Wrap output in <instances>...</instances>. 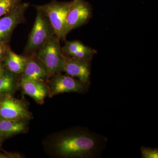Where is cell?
<instances>
[{
	"label": "cell",
	"instance_id": "1",
	"mask_svg": "<svg viewBox=\"0 0 158 158\" xmlns=\"http://www.w3.org/2000/svg\"><path fill=\"white\" fill-rule=\"evenodd\" d=\"M107 140L86 128L68 131L59 135L54 149L58 156L65 158H96L101 156Z\"/></svg>",
	"mask_w": 158,
	"mask_h": 158
},
{
	"label": "cell",
	"instance_id": "2",
	"mask_svg": "<svg viewBox=\"0 0 158 158\" xmlns=\"http://www.w3.org/2000/svg\"><path fill=\"white\" fill-rule=\"evenodd\" d=\"M35 9L37 14L35 22L23 55L27 57L36 54L53 36L56 35L45 13L40 9Z\"/></svg>",
	"mask_w": 158,
	"mask_h": 158
},
{
	"label": "cell",
	"instance_id": "3",
	"mask_svg": "<svg viewBox=\"0 0 158 158\" xmlns=\"http://www.w3.org/2000/svg\"><path fill=\"white\" fill-rule=\"evenodd\" d=\"M72 1L60 2L53 0L41 6H34L43 11L50 22L55 34L60 40H65L67 33V17Z\"/></svg>",
	"mask_w": 158,
	"mask_h": 158
},
{
	"label": "cell",
	"instance_id": "4",
	"mask_svg": "<svg viewBox=\"0 0 158 158\" xmlns=\"http://www.w3.org/2000/svg\"><path fill=\"white\" fill-rule=\"evenodd\" d=\"M60 41L54 35L36 53L37 57L45 64L49 79L63 72L65 56L62 52Z\"/></svg>",
	"mask_w": 158,
	"mask_h": 158
},
{
	"label": "cell",
	"instance_id": "5",
	"mask_svg": "<svg viewBox=\"0 0 158 158\" xmlns=\"http://www.w3.org/2000/svg\"><path fill=\"white\" fill-rule=\"evenodd\" d=\"M50 78L48 87V94L51 97L66 92L85 93L88 90L90 85L83 83L68 74H57Z\"/></svg>",
	"mask_w": 158,
	"mask_h": 158
},
{
	"label": "cell",
	"instance_id": "6",
	"mask_svg": "<svg viewBox=\"0 0 158 158\" xmlns=\"http://www.w3.org/2000/svg\"><path fill=\"white\" fill-rule=\"evenodd\" d=\"M90 3L85 0H73L67 17V33L86 24L92 16Z\"/></svg>",
	"mask_w": 158,
	"mask_h": 158
},
{
	"label": "cell",
	"instance_id": "7",
	"mask_svg": "<svg viewBox=\"0 0 158 158\" xmlns=\"http://www.w3.org/2000/svg\"><path fill=\"white\" fill-rule=\"evenodd\" d=\"M30 5L29 3H22L11 13L0 18V42L9 43L15 29L25 22V14Z\"/></svg>",
	"mask_w": 158,
	"mask_h": 158
},
{
	"label": "cell",
	"instance_id": "8",
	"mask_svg": "<svg viewBox=\"0 0 158 158\" xmlns=\"http://www.w3.org/2000/svg\"><path fill=\"white\" fill-rule=\"evenodd\" d=\"M31 114L22 102L9 95L0 100V117L2 119L25 121Z\"/></svg>",
	"mask_w": 158,
	"mask_h": 158
},
{
	"label": "cell",
	"instance_id": "9",
	"mask_svg": "<svg viewBox=\"0 0 158 158\" xmlns=\"http://www.w3.org/2000/svg\"><path fill=\"white\" fill-rule=\"evenodd\" d=\"M91 60L65 56L63 72L70 76L77 78L83 83L90 84Z\"/></svg>",
	"mask_w": 158,
	"mask_h": 158
},
{
	"label": "cell",
	"instance_id": "10",
	"mask_svg": "<svg viewBox=\"0 0 158 158\" xmlns=\"http://www.w3.org/2000/svg\"><path fill=\"white\" fill-rule=\"evenodd\" d=\"M27 80L45 81L49 79L48 72L45 64L34 54L28 57L22 78Z\"/></svg>",
	"mask_w": 158,
	"mask_h": 158
},
{
	"label": "cell",
	"instance_id": "11",
	"mask_svg": "<svg viewBox=\"0 0 158 158\" xmlns=\"http://www.w3.org/2000/svg\"><path fill=\"white\" fill-rule=\"evenodd\" d=\"M62 52L66 56L80 59H92L97 51L78 40H65L62 47Z\"/></svg>",
	"mask_w": 158,
	"mask_h": 158
},
{
	"label": "cell",
	"instance_id": "12",
	"mask_svg": "<svg viewBox=\"0 0 158 158\" xmlns=\"http://www.w3.org/2000/svg\"><path fill=\"white\" fill-rule=\"evenodd\" d=\"M21 86L25 94L34 99L39 104L44 103L48 94V87L44 81L21 79Z\"/></svg>",
	"mask_w": 158,
	"mask_h": 158
},
{
	"label": "cell",
	"instance_id": "13",
	"mask_svg": "<svg viewBox=\"0 0 158 158\" xmlns=\"http://www.w3.org/2000/svg\"><path fill=\"white\" fill-rule=\"evenodd\" d=\"M28 59V57L17 55L11 49L7 53L4 61L6 67L9 72L18 74L23 72Z\"/></svg>",
	"mask_w": 158,
	"mask_h": 158
},
{
	"label": "cell",
	"instance_id": "14",
	"mask_svg": "<svg viewBox=\"0 0 158 158\" xmlns=\"http://www.w3.org/2000/svg\"><path fill=\"white\" fill-rule=\"evenodd\" d=\"M25 121H14L2 119L0 120V135L9 137L25 131Z\"/></svg>",
	"mask_w": 158,
	"mask_h": 158
},
{
	"label": "cell",
	"instance_id": "15",
	"mask_svg": "<svg viewBox=\"0 0 158 158\" xmlns=\"http://www.w3.org/2000/svg\"><path fill=\"white\" fill-rule=\"evenodd\" d=\"M15 75L9 72L3 73L0 77V94L9 93L15 88L16 78Z\"/></svg>",
	"mask_w": 158,
	"mask_h": 158
},
{
	"label": "cell",
	"instance_id": "16",
	"mask_svg": "<svg viewBox=\"0 0 158 158\" xmlns=\"http://www.w3.org/2000/svg\"><path fill=\"white\" fill-rule=\"evenodd\" d=\"M23 0H0V18L10 14L22 3Z\"/></svg>",
	"mask_w": 158,
	"mask_h": 158
},
{
	"label": "cell",
	"instance_id": "17",
	"mask_svg": "<svg viewBox=\"0 0 158 158\" xmlns=\"http://www.w3.org/2000/svg\"><path fill=\"white\" fill-rule=\"evenodd\" d=\"M141 158H158V148L142 146L141 148Z\"/></svg>",
	"mask_w": 158,
	"mask_h": 158
},
{
	"label": "cell",
	"instance_id": "18",
	"mask_svg": "<svg viewBox=\"0 0 158 158\" xmlns=\"http://www.w3.org/2000/svg\"><path fill=\"white\" fill-rule=\"evenodd\" d=\"M11 47L9 42H0V61L4 60Z\"/></svg>",
	"mask_w": 158,
	"mask_h": 158
},
{
	"label": "cell",
	"instance_id": "19",
	"mask_svg": "<svg viewBox=\"0 0 158 158\" xmlns=\"http://www.w3.org/2000/svg\"><path fill=\"white\" fill-rule=\"evenodd\" d=\"M3 73H4V69H3L2 65L0 62V77L2 76Z\"/></svg>",
	"mask_w": 158,
	"mask_h": 158
}]
</instances>
